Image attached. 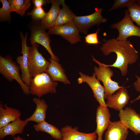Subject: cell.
<instances>
[{
  "label": "cell",
  "instance_id": "cell-1",
  "mask_svg": "<svg viewBox=\"0 0 140 140\" xmlns=\"http://www.w3.org/2000/svg\"><path fill=\"white\" fill-rule=\"evenodd\" d=\"M100 50L106 56L112 52L116 54L117 58L115 62L112 65H107L119 69L123 76L127 74L128 65L136 62L139 58L138 52L127 39L118 40L114 38L105 40Z\"/></svg>",
  "mask_w": 140,
  "mask_h": 140
},
{
  "label": "cell",
  "instance_id": "cell-2",
  "mask_svg": "<svg viewBox=\"0 0 140 140\" xmlns=\"http://www.w3.org/2000/svg\"><path fill=\"white\" fill-rule=\"evenodd\" d=\"M92 57L93 61L99 65L98 67H94V73L96 78L101 81L103 84L105 89L104 99L111 96L116 91L125 87L119 86L118 82L111 79V78L113 75L114 72L109 67L99 62L93 57Z\"/></svg>",
  "mask_w": 140,
  "mask_h": 140
},
{
  "label": "cell",
  "instance_id": "cell-3",
  "mask_svg": "<svg viewBox=\"0 0 140 140\" xmlns=\"http://www.w3.org/2000/svg\"><path fill=\"white\" fill-rule=\"evenodd\" d=\"M58 85L57 81H53L47 73H42L32 78L29 86L30 93L40 98L49 93H55Z\"/></svg>",
  "mask_w": 140,
  "mask_h": 140
},
{
  "label": "cell",
  "instance_id": "cell-4",
  "mask_svg": "<svg viewBox=\"0 0 140 140\" xmlns=\"http://www.w3.org/2000/svg\"><path fill=\"white\" fill-rule=\"evenodd\" d=\"M19 66L9 57L0 56V73L5 78L10 81L16 80L20 85L24 94H30L29 87L25 84L22 80L19 74Z\"/></svg>",
  "mask_w": 140,
  "mask_h": 140
},
{
  "label": "cell",
  "instance_id": "cell-5",
  "mask_svg": "<svg viewBox=\"0 0 140 140\" xmlns=\"http://www.w3.org/2000/svg\"><path fill=\"white\" fill-rule=\"evenodd\" d=\"M38 46V44H33L29 47L28 50V68L32 78L46 72L50 63L39 52Z\"/></svg>",
  "mask_w": 140,
  "mask_h": 140
},
{
  "label": "cell",
  "instance_id": "cell-6",
  "mask_svg": "<svg viewBox=\"0 0 140 140\" xmlns=\"http://www.w3.org/2000/svg\"><path fill=\"white\" fill-rule=\"evenodd\" d=\"M102 9L96 8L94 12L89 15L82 16H76L73 21L80 32L85 35H87L88 31L92 27L107 22V18L103 17L102 15Z\"/></svg>",
  "mask_w": 140,
  "mask_h": 140
},
{
  "label": "cell",
  "instance_id": "cell-7",
  "mask_svg": "<svg viewBox=\"0 0 140 140\" xmlns=\"http://www.w3.org/2000/svg\"><path fill=\"white\" fill-rule=\"evenodd\" d=\"M125 16L120 21L112 24L110 27L116 29L119 32L116 38L118 40H125L131 36L140 37V27L135 25L129 16V12L127 9L125 12Z\"/></svg>",
  "mask_w": 140,
  "mask_h": 140
},
{
  "label": "cell",
  "instance_id": "cell-8",
  "mask_svg": "<svg viewBox=\"0 0 140 140\" xmlns=\"http://www.w3.org/2000/svg\"><path fill=\"white\" fill-rule=\"evenodd\" d=\"M80 31L73 21L62 25L54 26L48 30L49 35L56 34L60 36L71 44L81 41Z\"/></svg>",
  "mask_w": 140,
  "mask_h": 140
},
{
  "label": "cell",
  "instance_id": "cell-9",
  "mask_svg": "<svg viewBox=\"0 0 140 140\" xmlns=\"http://www.w3.org/2000/svg\"><path fill=\"white\" fill-rule=\"evenodd\" d=\"M27 33L24 36L22 33H20L22 40L21 53L22 55L18 57L16 61L21 70V76L22 80L25 85L29 87L32 77L28 68V53L29 47L27 44Z\"/></svg>",
  "mask_w": 140,
  "mask_h": 140
},
{
  "label": "cell",
  "instance_id": "cell-10",
  "mask_svg": "<svg viewBox=\"0 0 140 140\" xmlns=\"http://www.w3.org/2000/svg\"><path fill=\"white\" fill-rule=\"evenodd\" d=\"M79 73L80 77L78 79V84L87 83L91 88L94 97L99 105L107 106L104 99V87L102 85L99 80L96 78L95 73H94L92 76H90L81 72Z\"/></svg>",
  "mask_w": 140,
  "mask_h": 140
},
{
  "label": "cell",
  "instance_id": "cell-11",
  "mask_svg": "<svg viewBox=\"0 0 140 140\" xmlns=\"http://www.w3.org/2000/svg\"><path fill=\"white\" fill-rule=\"evenodd\" d=\"M41 25L33 26L31 31L30 40L31 45L39 44L43 46L50 55L51 58L59 61L58 58L53 53L52 50L50 43L51 40L49 34Z\"/></svg>",
  "mask_w": 140,
  "mask_h": 140
},
{
  "label": "cell",
  "instance_id": "cell-12",
  "mask_svg": "<svg viewBox=\"0 0 140 140\" xmlns=\"http://www.w3.org/2000/svg\"><path fill=\"white\" fill-rule=\"evenodd\" d=\"M120 121L136 135L140 134V115L131 107H127L119 111Z\"/></svg>",
  "mask_w": 140,
  "mask_h": 140
},
{
  "label": "cell",
  "instance_id": "cell-13",
  "mask_svg": "<svg viewBox=\"0 0 140 140\" xmlns=\"http://www.w3.org/2000/svg\"><path fill=\"white\" fill-rule=\"evenodd\" d=\"M111 115L108 107L100 105L96 111V127L95 132L97 136V140H103L102 136L110 121Z\"/></svg>",
  "mask_w": 140,
  "mask_h": 140
},
{
  "label": "cell",
  "instance_id": "cell-14",
  "mask_svg": "<svg viewBox=\"0 0 140 140\" xmlns=\"http://www.w3.org/2000/svg\"><path fill=\"white\" fill-rule=\"evenodd\" d=\"M128 129L120 120L110 121L105 134L104 140H126L129 134Z\"/></svg>",
  "mask_w": 140,
  "mask_h": 140
},
{
  "label": "cell",
  "instance_id": "cell-15",
  "mask_svg": "<svg viewBox=\"0 0 140 140\" xmlns=\"http://www.w3.org/2000/svg\"><path fill=\"white\" fill-rule=\"evenodd\" d=\"M60 130L62 137L61 140H96L97 138L95 132L88 133L81 132L77 127L73 128L67 125Z\"/></svg>",
  "mask_w": 140,
  "mask_h": 140
},
{
  "label": "cell",
  "instance_id": "cell-16",
  "mask_svg": "<svg viewBox=\"0 0 140 140\" xmlns=\"http://www.w3.org/2000/svg\"><path fill=\"white\" fill-rule=\"evenodd\" d=\"M126 87L119 89L116 93L108 98L106 102L107 107L120 111L128 103L130 97Z\"/></svg>",
  "mask_w": 140,
  "mask_h": 140
},
{
  "label": "cell",
  "instance_id": "cell-17",
  "mask_svg": "<svg viewBox=\"0 0 140 140\" xmlns=\"http://www.w3.org/2000/svg\"><path fill=\"white\" fill-rule=\"evenodd\" d=\"M50 64L46 72L53 81H59L66 85L70 82L65 74L64 70L59 61L51 58Z\"/></svg>",
  "mask_w": 140,
  "mask_h": 140
},
{
  "label": "cell",
  "instance_id": "cell-18",
  "mask_svg": "<svg viewBox=\"0 0 140 140\" xmlns=\"http://www.w3.org/2000/svg\"><path fill=\"white\" fill-rule=\"evenodd\" d=\"M62 2V0H51V8L41 22L40 25L45 30H49L54 26Z\"/></svg>",
  "mask_w": 140,
  "mask_h": 140
},
{
  "label": "cell",
  "instance_id": "cell-19",
  "mask_svg": "<svg viewBox=\"0 0 140 140\" xmlns=\"http://www.w3.org/2000/svg\"><path fill=\"white\" fill-rule=\"evenodd\" d=\"M28 122L20 118L0 128V139L2 140L6 136H14L17 134L23 133Z\"/></svg>",
  "mask_w": 140,
  "mask_h": 140
},
{
  "label": "cell",
  "instance_id": "cell-20",
  "mask_svg": "<svg viewBox=\"0 0 140 140\" xmlns=\"http://www.w3.org/2000/svg\"><path fill=\"white\" fill-rule=\"evenodd\" d=\"M0 104V128L5 125L20 118V111L18 109L10 107L5 104Z\"/></svg>",
  "mask_w": 140,
  "mask_h": 140
},
{
  "label": "cell",
  "instance_id": "cell-21",
  "mask_svg": "<svg viewBox=\"0 0 140 140\" xmlns=\"http://www.w3.org/2000/svg\"><path fill=\"white\" fill-rule=\"evenodd\" d=\"M32 100L36 104V109L33 114L26 120L28 122L32 121L37 123L45 121L47 104L43 99L34 97Z\"/></svg>",
  "mask_w": 140,
  "mask_h": 140
},
{
  "label": "cell",
  "instance_id": "cell-22",
  "mask_svg": "<svg viewBox=\"0 0 140 140\" xmlns=\"http://www.w3.org/2000/svg\"><path fill=\"white\" fill-rule=\"evenodd\" d=\"M33 127L36 131H40L47 133L56 140H61L62 139L60 130L55 126L45 121L34 125Z\"/></svg>",
  "mask_w": 140,
  "mask_h": 140
},
{
  "label": "cell",
  "instance_id": "cell-23",
  "mask_svg": "<svg viewBox=\"0 0 140 140\" xmlns=\"http://www.w3.org/2000/svg\"><path fill=\"white\" fill-rule=\"evenodd\" d=\"M61 5L62 8L60 9L54 26L60 25L72 22L76 16L65 4V0H62Z\"/></svg>",
  "mask_w": 140,
  "mask_h": 140
},
{
  "label": "cell",
  "instance_id": "cell-24",
  "mask_svg": "<svg viewBox=\"0 0 140 140\" xmlns=\"http://www.w3.org/2000/svg\"><path fill=\"white\" fill-rule=\"evenodd\" d=\"M11 12H15L23 16L31 6L30 0H9Z\"/></svg>",
  "mask_w": 140,
  "mask_h": 140
},
{
  "label": "cell",
  "instance_id": "cell-25",
  "mask_svg": "<svg viewBox=\"0 0 140 140\" xmlns=\"http://www.w3.org/2000/svg\"><path fill=\"white\" fill-rule=\"evenodd\" d=\"M127 7L130 18L140 27V5L136 1Z\"/></svg>",
  "mask_w": 140,
  "mask_h": 140
},
{
  "label": "cell",
  "instance_id": "cell-26",
  "mask_svg": "<svg viewBox=\"0 0 140 140\" xmlns=\"http://www.w3.org/2000/svg\"><path fill=\"white\" fill-rule=\"evenodd\" d=\"M2 6L0 9V20L1 21H9L11 19V11L8 1L1 0Z\"/></svg>",
  "mask_w": 140,
  "mask_h": 140
},
{
  "label": "cell",
  "instance_id": "cell-27",
  "mask_svg": "<svg viewBox=\"0 0 140 140\" xmlns=\"http://www.w3.org/2000/svg\"><path fill=\"white\" fill-rule=\"evenodd\" d=\"M46 14L42 7H34L31 12L28 13V15L30 16L32 18L36 21H41Z\"/></svg>",
  "mask_w": 140,
  "mask_h": 140
},
{
  "label": "cell",
  "instance_id": "cell-28",
  "mask_svg": "<svg viewBox=\"0 0 140 140\" xmlns=\"http://www.w3.org/2000/svg\"><path fill=\"white\" fill-rule=\"evenodd\" d=\"M136 1V0H115L113 6L108 11H110L115 9L127 7Z\"/></svg>",
  "mask_w": 140,
  "mask_h": 140
},
{
  "label": "cell",
  "instance_id": "cell-29",
  "mask_svg": "<svg viewBox=\"0 0 140 140\" xmlns=\"http://www.w3.org/2000/svg\"><path fill=\"white\" fill-rule=\"evenodd\" d=\"M100 29H98L95 33L87 34L85 37L86 43L88 44L97 45L100 43L99 41L98 33Z\"/></svg>",
  "mask_w": 140,
  "mask_h": 140
},
{
  "label": "cell",
  "instance_id": "cell-30",
  "mask_svg": "<svg viewBox=\"0 0 140 140\" xmlns=\"http://www.w3.org/2000/svg\"><path fill=\"white\" fill-rule=\"evenodd\" d=\"M32 1L34 5V7L37 8L42 7L47 3H51V0H33Z\"/></svg>",
  "mask_w": 140,
  "mask_h": 140
},
{
  "label": "cell",
  "instance_id": "cell-31",
  "mask_svg": "<svg viewBox=\"0 0 140 140\" xmlns=\"http://www.w3.org/2000/svg\"><path fill=\"white\" fill-rule=\"evenodd\" d=\"M137 79V81L134 83V87L136 90L140 93V77L136 75Z\"/></svg>",
  "mask_w": 140,
  "mask_h": 140
},
{
  "label": "cell",
  "instance_id": "cell-32",
  "mask_svg": "<svg viewBox=\"0 0 140 140\" xmlns=\"http://www.w3.org/2000/svg\"><path fill=\"white\" fill-rule=\"evenodd\" d=\"M13 140H25V139L19 136L13 137Z\"/></svg>",
  "mask_w": 140,
  "mask_h": 140
},
{
  "label": "cell",
  "instance_id": "cell-33",
  "mask_svg": "<svg viewBox=\"0 0 140 140\" xmlns=\"http://www.w3.org/2000/svg\"><path fill=\"white\" fill-rule=\"evenodd\" d=\"M140 99V94L135 99H134L133 100L131 101H130V103H133V102L139 100Z\"/></svg>",
  "mask_w": 140,
  "mask_h": 140
},
{
  "label": "cell",
  "instance_id": "cell-34",
  "mask_svg": "<svg viewBox=\"0 0 140 140\" xmlns=\"http://www.w3.org/2000/svg\"><path fill=\"white\" fill-rule=\"evenodd\" d=\"M137 3L139 5H140V0H136Z\"/></svg>",
  "mask_w": 140,
  "mask_h": 140
},
{
  "label": "cell",
  "instance_id": "cell-35",
  "mask_svg": "<svg viewBox=\"0 0 140 140\" xmlns=\"http://www.w3.org/2000/svg\"></svg>",
  "mask_w": 140,
  "mask_h": 140
}]
</instances>
